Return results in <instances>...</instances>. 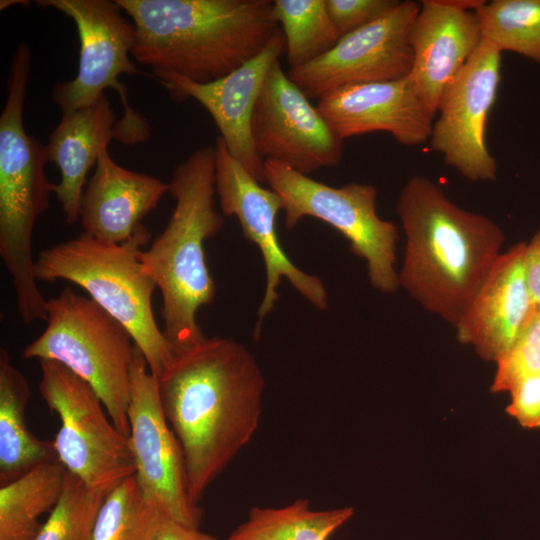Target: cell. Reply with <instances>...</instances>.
Listing matches in <instances>:
<instances>
[{"instance_id": "f546056e", "label": "cell", "mask_w": 540, "mask_h": 540, "mask_svg": "<svg viewBox=\"0 0 540 540\" xmlns=\"http://www.w3.org/2000/svg\"><path fill=\"white\" fill-rule=\"evenodd\" d=\"M398 0H325L340 37L364 27L393 10Z\"/></svg>"}, {"instance_id": "7402d4cb", "label": "cell", "mask_w": 540, "mask_h": 540, "mask_svg": "<svg viewBox=\"0 0 540 540\" xmlns=\"http://www.w3.org/2000/svg\"><path fill=\"white\" fill-rule=\"evenodd\" d=\"M30 387L25 376L12 364L6 349L0 350V485H5L34 467L57 456L52 441L34 436L25 412Z\"/></svg>"}, {"instance_id": "484cf974", "label": "cell", "mask_w": 540, "mask_h": 540, "mask_svg": "<svg viewBox=\"0 0 540 540\" xmlns=\"http://www.w3.org/2000/svg\"><path fill=\"white\" fill-rule=\"evenodd\" d=\"M475 14L483 39L540 63V0L484 1Z\"/></svg>"}, {"instance_id": "d6a6232c", "label": "cell", "mask_w": 540, "mask_h": 540, "mask_svg": "<svg viewBox=\"0 0 540 540\" xmlns=\"http://www.w3.org/2000/svg\"><path fill=\"white\" fill-rule=\"evenodd\" d=\"M154 540H216L199 528L184 525L161 513Z\"/></svg>"}, {"instance_id": "9c48e42d", "label": "cell", "mask_w": 540, "mask_h": 540, "mask_svg": "<svg viewBox=\"0 0 540 540\" xmlns=\"http://www.w3.org/2000/svg\"><path fill=\"white\" fill-rule=\"evenodd\" d=\"M39 363V392L60 421L52 441L58 461L90 489L107 494L135 475L129 437L86 381L56 361Z\"/></svg>"}, {"instance_id": "3957f363", "label": "cell", "mask_w": 540, "mask_h": 540, "mask_svg": "<svg viewBox=\"0 0 540 540\" xmlns=\"http://www.w3.org/2000/svg\"><path fill=\"white\" fill-rule=\"evenodd\" d=\"M136 28L131 55L152 72L218 80L280 29L270 0H116Z\"/></svg>"}, {"instance_id": "ba28073f", "label": "cell", "mask_w": 540, "mask_h": 540, "mask_svg": "<svg viewBox=\"0 0 540 540\" xmlns=\"http://www.w3.org/2000/svg\"><path fill=\"white\" fill-rule=\"evenodd\" d=\"M265 170L266 182L282 200L288 229L307 216L331 225L349 241L351 252L366 261L375 289L394 293L400 287L395 269L397 227L378 216L373 185L333 187L270 160Z\"/></svg>"}, {"instance_id": "44dd1931", "label": "cell", "mask_w": 540, "mask_h": 540, "mask_svg": "<svg viewBox=\"0 0 540 540\" xmlns=\"http://www.w3.org/2000/svg\"><path fill=\"white\" fill-rule=\"evenodd\" d=\"M112 139L119 141L118 119L106 94L87 107L63 113L52 131L47 159L60 170L54 193L68 224L79 220L87 174Z\"/></svg>"}, {"instance_id": "836d02e7", "label": "cell", "mask_w": 540, "mask_h": 540, "mask_svg": "<svg viewBox=\"0 0 540 540\" xmlns=\"http://www.w3.org/2000/svg\"><path fill=\"white\" fill-rule=\"evenodd\" d=\"M23 3L28 5V4H29V1H21V0H20V1H19V0H17V1L1 0V1H0V8H1V10H3V9H5V8L9 7V6L16 5V4H20V5H21V4H23Z\"/></svg>"}, {"instance_id": "f1b7e54d", "label": "cell", "mask_w": 540, "mask_h": 540, "mask_svg": "<svg viewBox=\"0 0 540 540\" xmlns=\"http://www.w3.org/2000/svg\"><path fill=\"white\" fill-rule=\"evenodd\" d=\"M491 392H509L521 378L540 373V307L535 306L511 347L496 361Z\"/></svg>"}, {"instance_id": "52a82bcc", "label": "cell", "mask_w": 540, "mask_h": 540, "mask_svg": "<svg viewBox=\"0 0 540 540\" xmlns=\"http://www.w3.org/2000/svg\"><path fill=\"white\" fill-rule=\"evenodd\" d=\"M46 328L23 358L56 361L86 381L115 426L129 437L135 344L127 329L90 297L65 287L46 301Z\"/></svg>"}, {"instance_id": "4316f807", "label": "cell", "mask_w": 540, "mask_h": 540, "mask_svg": "<svg viewBox=\"0 0 540 540\" xmlns=\"http://www.w3.org/2000/svg\"><path fill=\"white\" fill-rule=\"evenodd\" d=\"M161 513L144 496L133 475L105 495L93 540H154Z\"/></svg>"}, {"instance_id": "4dcf8cb0", "label": "cell", "mask_w": 540, "mask_h": 540, "mask_svg": "<svg viewBox=\"0 0 540 540\" xmlns=\"http://www.w3.org/2000/svg\"><path fill=\"white\" fill-rule=\"evenodd\" d=\"M506 413L527 429L540 428V373L521 378L508 392Z\"/></svg>"}, {"instance_id": "8992f818", "label": "cell", "mask_w": 540, "mask_h": 540, "mask_svg": "<svg viewBox=\"0 0 540 540\" xmlns=\"http://www.w3.org/2000/svg\"><path fill=\"white\" fill-rule=\"evenodd\" d=\"M150 238L145 226L123 243L103 242L82 233L40 251L34 274L37 280H66L84 289L127 329L149 370L158 377L174 353L153 313L157 286L140 260Z\"/></svg>"}, {"instance_id": "8fae6325", "label": "cell", "mask_w": 540, "mask_h": 540, "mask_svg": "<svg viewBox=\"0 0 540 540\" xmlns=\"http://www.w3.org/2000/svg\"><path fill=\"white\" fill-rule=\"evenodd\" d=\"M127 416L135 476L144 496L170 518L199 528L203 511L189 500L183 452L163 411L158 378L136 345Z\"/></svg>"}, {"instance_id": "277c9868", "label": "cell", "mask_w": 540, "mask_h": 540, "mask_svg": "<svg viewBox=\"0 0 540 540\" xmlns=\"http://www.w3.org/2000/svg\"><path fill=\"white\" fill-rule=\"evenodd\" d=\"M168 184L174 210L140 260L160 291L163 333L177 355L206 338L197 313L216 294L205 255L206 240L224 225L215 208V147L197 148L176 166Z\"/></svg>"}, {"instance_id": "9a60e30c", "label": "cell", "mask_w": 540, "mask_h": 540, "mask_svg": "<svg viewBox=\"0 0 540 540\" xmlns=\"http://www.w3.org/2000/svg\"><path fill=\"white\" fill-rule=\"evenodd\" d=\"M255 149L265 161L309 175L339 165L343 140L328 125L305 92L276 61L257 99L251 123Z\"/></svg>"}, {"instance_id": "83f0119b", "label": "cell", "mask_w": 540, "mask_h": 540, "mask_svg": "<svg viewBox=\"0 0 540 540\" xmlns=\"http://www.w3.org/2000/svg\"><path fill=\"white\" fill-rule=\"evenodd\" d=\"M105 495L67 471L62 495L33 540H93Z\"/></svg>"}, {"instance_id": "5b68a950", "label": "cell", "mask_w": 540, "mask_h": 540, "mask_svg": "<svg viewBox=\"0 0 540 540\" xmlns=\"http://www.w3.org/2000/svg\"><path fill=\"white\" fill-rule=\"evenodd\" d=\"M31 59L30 46L20 43L12 57L7 99L0 115V256L26 324L46 320L47 300L34 274L32 235L56 187L45 174L46 146L28 135L23 123Z\"/></svg>"}, {"instance_id": "603a6c76", "label": "cell", "mask_w": 540, "mask_h": 540, "mask_svg": "<svg viewBox=\"0 0 540 540\" xmlns=\"http://www.w3.org/2000/svg\"><path fill=\"white\" fill-rule=\"evenodd\" d=\"M66 468L58 461L42 463L0 488V540H33L40 518L58 503Z\"/></svg>"}, {"instance_id": "30bf717a", "label": "cell", "mask_w": 540, "mask_h": 540, "mask_svg": "<svg viewBox=\"0 0 540 540\" xmlns=\"http://www.w3.org/2000/svg\"><path fill=\"white\" fill-rule=\"evenodd\" d=\"M65 14L74 22L80 41L78 72L74 79L57 83L52 100L62 113L78 110L96 102L112 88L123 106L118 119L120 142L135 145L148 140L150 126L127 101V89L118 78L139 73L130 58L137 38L133 23L126 20L117 1L110 0H39ZM132 56V55H131Z\"/></svg>"}, {"instance_id": "d6986e66", "label": "cell", "mask_w": 540, "mask_h": 540, "mask_svg": "<svg viewBox=\"0 0 540 540\" xmlns=\"http://www.w3.org/2000/svg\"><path fill=\"white\" fill-rule=\"evenodd\" d=\"M525 243L501 253L455 325L457 338L496 362L514 343L535 304L524 266Z\"/></svg>"}, {"instance_id": "7c38bea8", "label": "cell", "mask_w": 540, "mask_h": 540, "mask_svg": "<svg viewBox=\"0 0 540 540\" xmlns=\"http://www.w3.org/2000/svg\"><path fill=\"white\" fill-rule=\"evenodd\" d=\"M215 192L222 213L239 220L243 235L259 248L266 272L264 295L258 308L257 328L279 299L282 278L314 307L326 310L327 291L322 280L299 269L283 250L277 234L276 219L282 210L280 196L260 185L228 151L223 139L215 142Z\"/></svg>"}, {"instance_id": "2e32d148", "label": "cell", "mask_w": 540, "mask_h": 540, "mask_svg": "<svg viewBox=\"0 0 540 540\" xmlns=\"http://www.w3.org/2000/svg\"><path fill=\"white\" fill-rule=\"evenodd\" d=\"M283 51L285 39L279 29L255 57L218 80L202 84L153 72L174 101L191 98L209 112L228 151L260 183L266 182L265 160L254 146L252 116L264 80Z\"/></svg>"}, {"instance_id": "4fadbf2b", "label": "cell", "mask_w": 540, "mask_h": 540, "mask_svg": "<svg viewBox=\"0 0 540 540\" xmlns=\"http://www.w3.org/2000/svg\"><path fill=\"white\" fill-rule=\"evenodd\" d=\"M502 52L487 40L444 89L429 138L431 149L470 181H494L497 163L485 142L499 82Z\"/></svg>"}, {"instance_id": "ac0fdd59", "label": "cell", "mask_w": 540, "mask_h": 540, "mask_svg": "<svg viewBox=\"0 0 540 540\" xmlns=\"http://www.w3.org/2000/svg\"><path fill=\"white\" fill-rule=\"evenodd\" d=\"M318 100L317 109L343 141L374 132L406 146L429 141L433 118L408 77L341 87Z\"/></svg>"}, {"instance_id": "6da1fadb", "label": "cell", "mask_w": 540, "mask_h": 540, "mask_svg": "<svg viewBox=\"0 0 540 540\" xmlns=\"http://www.w3.org/2000/svg\"><path fill=\"white\" fill-rule=\"evenodd\" d=\"M157 378L163 411L183 452L188 497L198 506L210 484L254 436L264 376L244 345L206 337L174 355Z\"/></svg>"}, {"instance_id": "7a4b0ae2", "label": "cell", "mask_w": 540, "mask_h": 540, "mask_svg": "<svg viewBox=\"0 0 540 540\" xmlns=\"http://www.w3.org/2000/svg\"><path fill=\"white\" fill-rule=\"evenodd\" d=\"M396 209L406 236L399 286L455 326L501 254L503 231L424 176L406 182Z\"/></svg>"}, {"instance_id": "d4e9b609", "label": "cell", "mask_w": 540, "mask_h": 540, "mask_svg": "<svg viewBox=\"0 0 540 540\" xmlns=\"http://www.w3.org/2000/svg\"><path fill=\"white\" fill-rule=\"evenodd\" d=\"M272 14L285 39L290 69L321 57L340 38L325 0H275L272 1Z\"/></svg>"}, {"instance_id": "1f68e13d", "label": "cell", "mask_w": 540, "mask_h": 540, "mask_svg": "<svg viewBox=\"0 0 540 540\" xmlns=\"http://www.w3.org/2000/svg\"><path fill=\"white\" fill-rule=\"evenodd\" d=\"M525 276L535 306L540 307V228L525 243Z\"/></svg>"}, {"instance_id": "cb8c5ba5", "label": "cell", "mask_w": 540, "mask_h": 540, "mask_svg": "<svg viewBox=\"0 0 540 540\" xmlns=\"http://www.w3.org/2000/svg\"><path fill=\"white\" fill-rule=\"evenodd\" d=\"M354 514L352 507L316 510L307 499L282 507H252L226 540H329Z\"/></svg>"}, {"instance_id": "ffe728a7", "label": "cell", "mask_w": 540, "mask_h": 540, "mask_svg": "<svg viewBox=\"0 0 540 540\" xmlns=\"http://www.w3.org/2000/svg\"><path fill=\"white\" fill-rule=\"evenodd\" d=\"M95 166L80 202L83 233L103 242H126L144 227L141 221L169 192V184L121 167L108 149Z\"/></svg>"}, {"instance_id": "5bb4252c", "label": "cell", "mask_w": 540, "mask_h": 540, "mask_svg": "<svg viewBox=\"0 0 540 540\" xmlns=\"http://www.w3.org/2000/svg\"><path fill=\"white\" fill-rule=\"evenodd\" d=\"M419 10L415 1H400L383 17L341 36L321 57L289 69L288 77L317 99L349 85L407 77L412 67L408 37Z\"/></svg>"}, {"instance_id": "e0dca14e", "label": "cell", "mask_w": 540, "mask_h": 540, "mask_svg": "<svg viewBox=\"0 0 540 540\" xmlns=\"http://www.w3.org/2000/svg\"><path fill=\"white\" fill-rule=\"evenodd\" d=\"M483 0H423L410 29L412 67L407 76L434 119L441 95L479 46L475 10Z\"/></svg>"}]
</instances>
